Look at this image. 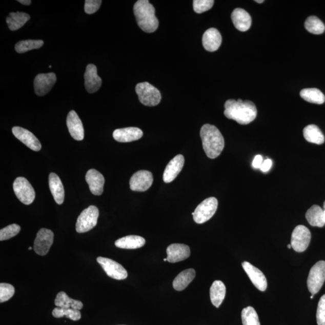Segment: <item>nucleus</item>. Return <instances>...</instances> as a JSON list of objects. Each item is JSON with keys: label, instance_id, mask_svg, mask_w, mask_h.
<instances>
[{"label": "nucleus", "instance_id": "nucleus-23", "mask_svg": "<svg viewBox=\"0 0 325 325\" xmlns=\"http://www.w3.org/2000/svg\"><path fill=\"white\" fill-rule=\"evenodd\" d=\"M231 19L235 27L240 32H246L250 29L251 17L246 10L241 8L234 9L231 14Z\"/></svg>", "mask_w": 325, "mask_h": 325}, {"label": "nucleus", "instance_id": "nucleus-9", "mask_svg": "<svg viewBox=\"0 0 325 325\" xmlns=\"http://www.w3.org/2000/svg\"><path fill=\"white\" fill-rule=\"evenodd\" d=\"M311 238L310 231L303 226H297L294 229L291 238V245L297 252L305 251L309 247Z\"/></svg>", "mask_w": 325, "mask_h": 325}, {"label": "nucleus", "instance_id": "nucleus-35", "mask_svg": "<svg viewBox=\"0 0 325 325\" xmlns=\"http://www.w3.org/2000/svg\"><path fill=\"white\" fill-rule=\"evenodd\" d=\"M243 325H261L257 312L252 307H248L241 311Z\"/></svg>", "mask_w": 325, "mask_h": 325}, {"label": "nucleus", "instance_id": "nucleus-3", "mask_svg": "<svg viewBox=\"0 0 325 325\" xmlns=\"http://www.w3.org/2000/svg\"><path fill=\"white\" fill-rule=\"evenodd\" d=\"M134 14L138 26L144 32L151 33L158 27V21L155 15V8L148 0H139L135 3Z\"/></svg>", "mask_w": 325, "mask_h": 325}, {"label": "nucleus", "instance_id": "nucleus-28", "mask_svg": "<svg viewBox=\"0 0 325 325\" xmlns=\"http://www.w3.org/2000/svg\"><path fill=\"white\" fill-rule=\"evenodd\" d=\"M306 219L313 227H323L325 225L323 210L319 206L314 205L307 210Z\"/></svg>", "mask_w": 325, "mask_h": 325}, {"label": "nucleus", "instance_id": "nucleus-49", "mask_svg": "<svg viewBox=\"0 0 325 325\" xmlns=\"http://www.w3.org/2000/svg\"><path fill=\"white\" fill-rule=\"evenodd\" d=\"M164 261H167V258H164Z\"/></svg>", "mask_w": 325, "mask_h": 325}, {"label": "nucleus", "instance_id": "nucleus-22", "mask_svg": "<svg viewBox=\"0 0 325 325\" xmlns=\"http://www.w3.org/2000/svg\"><path fill=\"white\" fill-rule=\"evenodd\" d=\"M222 43V36L218 30L210 28L206 31L202 36V45L207 51L214 52L219 49Z\"/></svg>", "mask_w": 325, "mask_h": 325}, {"label": "nucleus", "instance_id": "nucleus-12", "mask_svg": "<svg viewBox=\"0 0 325 325\" xmlns=\"http://www.w3.org/2000/svg\"><path fill=\"white\" fill-rule=\"evenodd\" d=\"M153 183V176L150 171L141 170L135 173L130 180L131 191L145 192Z\"/></svg>", "mask_w": 325, "mask_h": 325}, {"label": "nucleus", "instance_id": "nucleus-15", "mask_svg": "<svg viewBox=\"0 0 325 325\" xmlns=\"http://www.w3.org/2000/svg\"><path fill=\"white\" fill-rule=\"evenodd\" d=\"M13 135L24 145L31 150L34 151H39L42 148L40 141L34 135L24 128L14 127L12 129Z\"/></svg>", "mask_w": 325, "mask_h": 325}, {"label": "nucleus", "instance_id": "nucleus-37", "mask_svg": "<svg viewBox=\"0 0 325 325\" xmlns=\"http://www.w3.org/2000/svg\"><path fill=\"white\" fill-rule=\"evenodd\" d=\"M21 231V227L18 225L12 224L3 228L0 230V240H9L16 236Z\"/></svg>", "mask_w": 325, "mask_h": 325}, {"label": "nucleus", "instance_id": "nucleus-17", "mask_svg": "<svg viewBox=\"0 0 325 325\" xmlns=\"http://www.w3.org/2000/svg\"><path fill=\"white\" fill-rule=\"evenodd\" d=\"M67 124L69 132L71 136L76 140H82L84 139L85 131L84 126L77 113L71 110L68 113Z\"/></svg>", "mask_w": 325, "mask_h": 325}, {"label": "nucleus", "instance_id": "nucleus-39", "mask_svg": "<svg viewBox=\"0 0 325 325\" xmlns=\"http://www.w3.org/2000/svg\"><path fill=\"white\" fill-rule=\"evenodd\" d=\"M214 3L213 0H194L193 9L197 13H202L212 9Z\"/></svg>", "mask_w": 325, "mask_h": 325}, {"label": "nucleus", "instance_id": "nucleus-27", "mask_svg": "<svg viewBox=\"0 0 325 325\" xmlns=\"http://www.w3.org/2000/svg\"><path fill=\"white\" fill-rule=\"evenodd\" d=\"M196 276V272L193 269H186L176 277L173 281V287L177 291H182L189 285Z\"/></svg>", "mask_w": 325, "mask_h": 325}, {"label": "nucleus", "instance_id": "nucleus-10", "mask_svg": "<svg viewBox=\"0 0 325 325\" xmlns=\"http://www.w3.org/2000/svg\"><path fill=\"white\" fill-rule=\"evenodd\" d=\"M98 263L109 277L117 280L125 279L128 273L123 266L111 259L99 257L97 258Z\"/></svg>", "mask_w": 325, "mask_h": 325}, {"label": "nucleus", "instance_id": "nucleus-13", "mask_svg": "<svg viewBox=\"0 0 325 325\" xmlns=\"http://www.w3.org/2000/svg\"><path fill=\"white\" fill-rule=\"evenodd\" d=\"M56 81V75L53 72L38 74L34 80V92L37 96L46 95Z\"/></svg>", "mask_w": 325, "mask_h": 325}, {"label": "nucleus", "instance_id": "nucleus-43", "mask_svg": "<svg viewBox=\"0 0 325 325\" xmlns=\"http://www.w3.org/2000/svg\"><path fill=\"white\" fill-rule=\"evenodd\" d=\"M262 162H263V160H262V157L261 155H256L254 159L253 162H252V166H253V167L255 168H260Z\"/></svg>", "mask_w": 325, "mask_h": 325}, {"label": "nucleus", "instance_id": "nucleus-21", "mask_svg": "<svg viewBox=\"0 0 325 325\" xmlns=\"http://www.w3.org/2000/svg\"><path fill=\"white\" fill-rule=\"evenodd\" d=\"M144 133L139 128L128 127L117 129L113 131L114 139L119 143H131L140 139Z\"/></svg>", "mask_w": 325, "mask_h": 325}, {"label": "nucleus", "instance_id": "nucleus-45", "mask_svg": "<svg viewBox=\"0 0 325 325\" xmlns=\"http://www.w3.org/2000/svg\"><path fill=\"white\" fill-rule=\"evenodd\" d=\"M323 214H324V222H325V201L323 204Z\"/></svg>", "mask_w": 325, "mask_h": 325}, {"label": "nucleus", "instance_id": "nucleus-25", "mask_svg": "<svg viewBox=\"0 0 325 325\" xmlns=\"http://www.w3.org/2000/svg\"><path fill=\"white\" fill-rule=\"evenodd\" d=\"M210 295L213 305L216 308H219L224 301L226 295V287L223 282L214 281L211 286Z\"/></svg>", "mask_w": 325, "mask_h": 325}, {"label": "nucleus", "instance_id": "nucleus-26", "mask_svg": "<svg viewBox=\"0 0 325 325\" xmlns=\"http://www.w3.org/2000/svg\"><path fill=\"white\" fill-rule=\"evenodd\" d=\"M115 246L126 250H135L143 247L145 238L139 236H128L119 238L115 241Z\"/></svg>", "mask_w": 325, "mask_h": 325}, {"label": "nucleus", "instance_id": "nucleus-2", "mask_svg": "<svg viewBox=\"0 0 325 325\" xmlns=\"http://www.w3.org/2000/svg\"><path fill=\"white\" fill-rule=\"evenodd\" d=\"M200 136L207 157L212 159L219 157L225 147L224 138L219 129L210 124H205L200 129Z\"/></svg>", "mask_w": 325, "mask_h": 325}, {"label": "nucleus", "instance_id": "nucleus-44", "mask_svg": "<svg viewBox=\"0 0 325 325\" xmlns=\"http://www.w3.org/2000/svg\"><path fill=\"white\" fill-rule=\"evenodd\" d=\"M18 2L20 3L21 4L25 6H29L32 4V1H30V0H18Z\"/></svg>", "mask_w": 325, "mask_h": 325}, {"label": "nucleus", "instance_id": "nucleus-16", "mask_svg": "<svg viewBox=\"0 0 325 325\" xmlns=\"http://www.w3.org/2000/svg\"><path fill=\"white\" fill-rule=\"evenodd\" d=\"M85 77V86L90 93L98 91L102 85V79L97 74V68L93 64H89L86 69Z\"/></svg>", "mask_w": 325, "mask_h": 325}, {"label": "nucleus", "instance_id": "nucleus-14", "mask_svg": "<svg viewBox=\"0 0 325 325\" xmlns=\"http://www.w3.org/2000/svg\"><path fill=\"white\" fill-rule=\"evenodd\" d=\"M242 267L255 288L261 292H265L267 289L268 282L263 273L247 261L242 262Z\"/></svg>", "mask_w": 325, "mask_h": 325}, {"label": "nucleus", "instance_id": "nucleus-38", "mask_svg": "<svg viewBox=\"0 0 325 325\" xmlns=\"http://www.w3.org/2000/svg\"><path fill=\"white\" fill-rule=\"evenodd\" d=\"M15 288L8 283H0V302L8 301L14 295Z\"/></svg>", "mask_w": 325, "mask_h": 325}, {"label": "nucleus", "instance_id": "nucleus-48", "mask_svg": "<svg viewBox=\"0 0 325 325\" xmlns=\"http://www.w3.org/2000/svg\"><path fill=\"white\" fill-rule=\"evenodd\" d=\"M32 250V247H29V250Z\"/></svg>", "mask_w": 325, "mask_h": 325}, {"label": "nucleus", "instance_id": "nucleus-31", "mask_svg": "<svg viewBox=\"0 0 325 325\" xmlns=\"http://www.w3.org/2000/svg\"><path fill=\"white\" fill-rule=\"evenodd\" d=\"M303 136L310 143L321 145L324 143V135L319 128L316 125H309L304 128Z\"/></svg>", "mask_w": 325, "mask_h": 325}, {"label": "nucleus", "instance_id": "nucleus-6", "mask_svg": "<svg viewBox=\"0 0 325 325\" xmlns=\"http://www.w3.org/2000/svg\"><path fill=\"white\" fill-rule=\"evenodd\" d=\"M218 201L214 197L207 198L196 207L192 213L193 219L198 224H202L210 220L216 212Z\"/></svg>", "mask_w": 325, "mask_h": 325}, {"label": "nucleus", "instance_id": "nucleus-42", "mask_svg": "<svg viewBox=\"0 0 325 325\" xmlns=\"http://www.w3.org/2000/svg\"><path fill=\"white\" fill-rule=\"evenodd\" d=\"M272 166V161L271 159H266L260 167L261 171L263 172H268L271 169Z\"/></svg>", "mask_w": 325, "mask_h": 325}, {"label": "nucleus", "instance_id": "nucleus-47", "mask_svg": "<svg viewBox=\"0 0 325 325\" xmlns=\"http://www.w3.org/2000/svg\"><path fill=\"white\" fill-rule=\"evenodd\" d=\"M288 248L289 249L292 248L291 244L288 245Z\"/></svg>", "mask_w": 325, "mask_h": 325}, {"label": "nucleus", "instance_id": "nucleus-20", "mask_svg": "<svg viewBox=\"0 0 325 325\" xmlns=\"http://www.w3.org/2000/svg\"><path fill=\"white\" fill-rule=\"evenodd\" d=\"M86 181L92 194L97 196L102 194L105 179L101 173L94 169H90L86 175Z\"/></svg>", "mask_w": 325, "mask_h": 325}, {"label": "nucleus", "instance_id": "nucleus-34", "mask_svg": "<svg viewBox=\"0 0 325 325\" xmlns=\"http://www.w3.org/2000/svg\"><path fill=\"white\" fill-rule=\"evenodd\" d=\"M44 43L42 40H25L19 41L15 45L17 53H24L34 49H39L43 46Z\"/></svg>", "mask_w": 325, "mask_h": 325}, {"label": "nucleus", "instance_id": "nucleus-1", "mask_svg": "<svg viewBox=\"0 0 325 325\" xmlns=\"http://www.w3.org/2000/svg\"><path fill=\"white\" fill-rule=\"evenodd\" d=\"M257 114L255 104L251 101L228 99L225 103L224 115L241 125H247L252 123L256 118Z\"/></svg>", "mask_w": 325, "mask_h": 325}, {"label": "nucleus", "instance_id": "nucleus-11", "mask_svg": "<svg viewBox=\"0 0 325 325\" xmlns=\"http://www.w3.org/2000/svg\"><path fill=\"white\" fill-rule=\"evenodd\" d=\"M53 231L46 228H42L38 231L35 240H34V251L37 254L41 256L47 255L53 243Z\"/></svg>", "mask_w": 325, "mask_h": 325}, {"label": "nucleus", "instance_id": "nucleus-51", "mask_svg": "<svg viewBox=\"0 0 325 325\" xmlns=\"http://www.w3.org/2000/svg\"><path fill=\"white\" fill-rule=\"evenodd\" d=\"M49 68H52V66H51V65H50V67H49Z\"/></svg>", "mask_w": 325, "mask_h": 325}, {"label": "nucleus", "instance_id": "nucleus-33", "mask_svg": "<svg viewBox=\"0 0 325 325\" xmlns=\"http://www.w3.org/2000/svg\"><path fill=\"white\" fill-rule=\"evenodd\" d=\"M305 27L308 32L314 34H322L325 30L323 22L315 16H309L307 19Z\"/></svg>", "mask_w": 325, "mask_h": 325}, {"label": "nucleus", "instance_id": "nucleus-18", "mask_svg": "<svg viewBox=\"0 0 325 325\" xmlns=\"http://www.w3.org/2000/svg\"><path fill=\"white\" fill-rule=\"evenodd\" d=\"M185 165V157L181 154L177 155L169 162L166 167L162 176L165 182L169 183L174 181L181 171Z\"/></svg>", "mask_w": 325, "mask_h": 325}, {"label": "nucleus", "instance_id": "nucleus-50", "mask_svg": "<svg viewBox=\"0 0 325 325\" xmlns=\"http://www.w3.org/2000/svg\"><path fill=\"white\" fill-rule=\"evenodd\" d=\"M311 299H313V295H312V296H311Z\"/></svg>", "mask_w": 325, "mask_h": 325}, {"label": "nucleus", "instance_id": "nucleus-7", "mask_svg": "<svg viewBox=\"0 0 325 325\" xmlns=\"http://www.w3.org/2000/svg\"><path fill=\"white\" fill-rule=\"evenodd\" d=\"M325 281V261L316 262L311 268L307 279V287L312 295L320 291Z\"/></svg>", "mask_w": 325, "mask_h": 325}, {"label": "nucleus", "instance_id": "nucleus-40", "mask_svg": "<svg viewBox=\"0 0 325 325\" xmlns=\"http://www.w3.org/2000/svg\"><path fill=\"white\" fill-rule=\"evenodd\" d=\"M316 318L318 325H325V295L321 297L318 303Z\"/></svg>", "mask_w": 325, "mask_h": 325}, {"label": "nucleus", "instance_id": "nucleus-8", "mask_svg": "<svg viewBox=\"0 0 325 325\" xmlns=\"http://www.w3.org/2000/svg\"><path fill=\"white\" fill-rule=\"evenodd\" d=\"M13 191L17 198L25 205H30L35 198V192L27 179L17 178L13 185Z\"/></svg>", "mask_w": 325, "mask_h": 325}, {"label": "nucleus", "instance_id": "nucleus-41", "mask_svg": "<svg viewBox=\"0 0 325 325\" xmlns=\"http://www.w3.org/2000/svg\"><path fill=\"white\" fill-rule=\"evenodd\" d=\"M101 0H86L85 11L87 14H93L97 12L101 5Z\"/></svg>", "mask_w": 325, "mask_h": 325}, {"label": "nucleus", "instance_id": "nucleus-19", "mask_svg": "<svg viewBox=\"0 0 325 325\" xmlns=\"http://www.w3.org/2000/svg\"><path fill=\"white\" fill-rule=\"evenodd\" d=\"M167 261L175 263L184 261L191 255V250L188 245L175 243L169 245L167 250Z\"/></svg>", "mask_w": 325, "mask_h": 325}, {"label": "nucleus", "instance_id": "nucleus-32", "mask_svg": "<svg viewBox=\"0 0 325 325\" xmlns=\"http://www.w3.org/2000/svg\"><path fill=\"white\" fill-rule=\"evenodd\" d=\"M300 95L306 101L317 105H322L325 101V96L319 89L316 88L303 89Z\"/></svg>", "mask_w": 325, "mask_h": 325}, {"label": "nucleus", "instance_id": "nucleus-24", "mask_svg": "<svg viewBox=\"0 0 325 325\" xmlns=\"http://www.w3.org/2000/svg\"><path fill=\"white\" fill-rule=\"evenodd\" d=\"M49 186L55 201L58 205H62L65 199L64 185L60 178L55 173H51L49 175Z\"/></svg>", "mask_w": 325, "mask_h": 325}, {"label": "nucleus", "instance_id": "nucleus-4", "mask_svg": "<svg viewBox=\"0 0 325 325\" xmlns=\"http://www.w3.org/2000/svg\"><path fill=\"white\" fill-rule=\"evenodd\" d=\"M136 92L140 102L145 106H157L161 101L160 92L148 82L138 84L136 86Z\"/></svg>", "mask_w": 325, "mask_h": 325}, {"label": "nucleus", "instance_id": "nucleus-5", "mask_svg": "<svg viewBox=\"0 0 325 325\" xmlns=\"http://www.w3.org/2000/svg\"><path fill=\"white\" fill-rule=\"evenodd\" d=\"M98 217L97 207L89 206L79 214L76 223V231L78 233H84L91 230L97 224Z\"/></svg>", "mask_w": 325, "mask_h": 325}, {"label": "nucleus", "instance_id": "nucleus-46", "mask_svg": "<svg viewBox=\"0 0 325 325\" xmlns=\"http://www.w3.org/2000/svg\"><path fill=\"white\" fill-rule=\"evenodd\" d=\"M255 2H257L258 3H262L264 2V0H261V1H257V0H256Z\"/></svg>", "mask_w": 325, "mask_h": 325}, {"label": "nucleus", "instance_id": "nucleus-29", "mask_svg": "<svg viewBox=\"0 0 325 325\" xmlns=\"http://www.w3.org/2000/svg\"><path fill=\"white\" fill-rule=\"evenodd\" d=\"M54 303L57 307L62 308V309L80 310L84 307L81 301L70 298L67 293L64 292H60L57 294Z\"/></svg>", "mask_w": 325, "mask_h": 325}, {"label": "nucleus", "instance_id": "nucleus-30", "mask_svg": "<svg viewBox=\"0 0 325 325\" xmlns=\"http://www.w3.org/2000/svg\"><path fill=\"white\" fill-rule=\"evenodd\" d=\"M30 19V16L24 12H12L7 17L6 23L11 31H15L22 27Z\"/></svg>", "mask_w": 325, "mask_h": 325}, {"label": "nucleus", "instance_id": "nucleus-36", "mask_svg": "<svg viewBox=\"0 0 325 325\" xmlns=\"http://www.w3.org/2000/svg\"><path fill=\"white\" fill-rule=\"evenodd\" d=\"M53 316L56 318H61L64 316L72 320L77 321L81 319V313L79 310L72 309H62L57 307L53 311Z\"/></svg>", "mask_w": 325, "mask_h": 325}]
</instances>
